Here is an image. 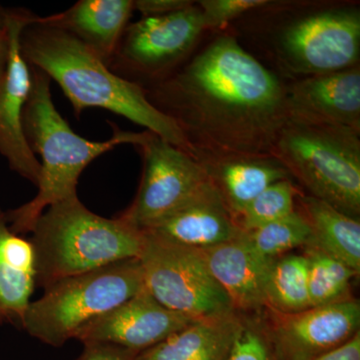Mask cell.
Masks as SVG:
<instances>
[{"label":"cell","instance_id":"4dcf8cb0","mask_svg":"<svg viewBox=\"0 0 360 360\" xmlns=\"http://www.w3.org/2000/svg\"><path fill=\"white\" fill-rule=\"evenodd\" d=\"M9 58V33L4 21L0 23V84L6 75Z\"/></svg>","mask_w":360,"mask_h":360},{"label":"cell","instance_id":"7a4b0ae2","mask_svg":"<svg viewBox=\"0 0 360 360\" xmlns=\"http://www.w3.org/2000/svg\"><path fill=\"white\" fill-rule=\"evenodd\" d=\"M37 18L21 32V54L30 68L42 71L60 86L77 117L89 108L108 110L193 156L181 130L149 101L144 86L115 75L79 40L58 28L40 25Z\"/></svg>","mask_w":360,"mask_h":360},{"label":"cell","instance_id":"1f68e13d","mask_svg":"<svg viewBox=\"0 0 360 360\" xmlns=\"http://www.w3.org/2000/svg\"><path fill=\"white\" fill-rule=\"evenodd\" d=\"M2 22V18H1V13H0V23Z\"/></svg>","mask_w":360,"mask_h":360},{"label":"cell","instance_id":"4316f807","mask_svg":"<svg viewBox=\"0 0 360 360\" xmlns=\"http://www.w3.org/2000/svg\"><path fill=\"white\" fill-rule=\"evenodd\" d=\"M205 30L221 27L245 13L276 6L269 0H200L198 1Z\"/></svg>","mask_w":360,"mask_h":360},{"label":"cell","instance_id":"f1b7e54d","mask_svg":"<svg viewBox=\"0 0 360 360\" xmlns=\"http://www.w3.org/2000/svg\"><path fill=\"white\" fill-rule=\"evenodd\" d=\"M191 0H136L134 1V11L143 16H158L176 13L193 6Z\"/></svg>","mask_w":360,"mask_h":360},{"label":"cell","instance_id":"52a82bcc","mask_svg":"<svg viewBox=\"0 0 360 360\" xmlns=\"http://www.w3.org/2000/svg\"><path fill=\"white\" fill-rule=\"evenodd\" d=\"M143 232V248L139 259L144 286L158 302L194 321L236 312L200 250Z\"/></svg>","mask_w":360,"mask_h":360},{"label":"cell","instance_id":"603a6c76","mask_svg":"<svg viewBox=\"0 0 360 360\" xmlns=\"http://www.w3.org/2000/svg\"><path fill=\"white\" fill-rule=\"evenodd\" d=\"M303 248V255L307 262V288L311 307L354 298L350 292V283L359 274L314 245Z\"/></svg>","mask_w":360,"mask_h":360},{"label":"cell","instance_id":"d6986e66","mask_svg":"<svg viewBox=\"0 0 360 360\" xmlns=\"http://www.w3.org/2000/svg\"><path fill=\"white\" fill-rule=\"evenodd\" d=\"M37 286V257L32 240L11 231L0 208V324H22Z\"/></svg>","mask_w":360,"mask_h":360},{"label":"cell","instance_id":"7402d4cb","mask_svg":"<svg viewBox=\"0 0 360 360\" xmlns=\"http://www.w3.org/2000/svg\"><path fill=\"white\" fill-rule=\"evenodd\" d=\"M265 309L290 314L311 307L307 288V262L303 255L274 258L264 288Z\"/></svg>","mask_w":360,"mask_h":360},{"label":"cell","instance_id":"8fae6325","mask_svg":"<svg viewBox=\"0 0 360 360\" xmlns=\"http://www.w3.org/2000/svg\"><path fill=\"white\" fill-rule=\"evenodd\" d=\"M274 360H311L338 349L360 333V303L345 302L283 314L265 309Z\"/></svg>","mask_w":360,"mask_h":360},{"label":"cell","instance_id":"6da1fadb","mask_svg":"<svg viewBox=\"0 0 360 360\" xmlns=\"http://www.w3.org/2000/svg\"><path fill=\"white\" fill-rule=\"evenodd\" d=\"M146 91L176 123L198 162L274 156L288 122L285 85L231 35Z\"/></svg>","mask_w":360,"mask_h":360},{"label":"cell","instance_id":"d4e9b609","mask_svg":"<svg viewBox=\"0 0 360 360\" xmlns=\"http://www.w3.org/2000/svg\"><path fill=\"white\" fill-rule=\"evenodd\" d=\"M300 193L292 179L277 181L246 206L236 217V224L241 231L248 232L283 219L295 212L296 198Z\"/></svg>","mask_w":360,"mask_h":360},{"label":"cell","instance_id":"9c48e42d","mask_svg":"<svg viewBox=\"0 0 360 360\" xmlns=\"http://www.w3.org/2000/svg\"><path fill=\"white\" fill-rule=\"evenodd\" d=\"M277 51L286 70L314 77L359 65L360 13L355 8L316 11L283 28Z\"/></svg>","mask_w":360,"mask_h":360},{"label":"cell","instance_id":"277c9868","mask_svg":"<svg viewBox=\"0 0 360 360\" xmlns=\"http://www.w3.org/2000/svg\"><path fill=\"white\" fill-rule=\"evenodd\" d=\"M37 285L47 288L120 260L139 258L144 232L97 215L77 195L47 207L33 227Z\"/></svg>","mask_w":360,"mask_h":360},{"label":"cell","instance_id":"5bb4252c","mask_svg":"<svg viewBox=\"0 0 360 360\" xmlns=\"http://www.w3.org/2000/svg\"><path fill=\"white\" fill-rule=\"evenodd\" d=\"M288 120L360 132V68L300 78L285 85Z\"/></svg>","mask_w":360,"mask_h":360},{"label":"cell","instance_id":"ffe728a7","mask_svg":"<svg viewBox=\"0 0 360 360\" xmlns=\"http://www.w3.org/2000/svg\"><path fill=\"white\" fill-rule=\"evenodd\" d=\"M243 326L238 312L196 321L135 360H226Z\"/></svg>","mask_w":360,"mask_h":360},{"label":"cell","instance_id":"9a60e30c","mask_svg":"<svg viewBox=\"0 0 360 360\" xmlns=\"http://www.w3.org/2000/svg\"><path fill=\"white\" fill-rule=\"evenodd\" d=\"M198 250L236 311L248 314L265 309L264 288L272 259L258 255L245 232L226 243Z\"/></svg>","mask_w":360,"mask_h":360},{"label":"cell","instance_id":"3957f363","mask_svg":"<svg viewBox=\"0 0 360 360\" xmlns=\"http://www.w3.org/2000/svg\"><path fill=\"white\" fill-rule=\"evenodd\" d=\"M32 70V89L23 112V130L32 153L41 156L39 191L25 205L6 212L11 231L32 233L40 215L54 203L77 195L78 179L85 168L99 156L122 144L139 146L148 131L136 134L120 129L115 123L110 139L89 141L75 134L52 101L51 78Z\"/></svg>","mask_w":360,"mask_h":360},{"label":"cell","instance_id":"cb8c5ba5","mask_svg":"<svg viewBox=\"0 0 360 360\" xmlns=\"http://www.w3.org/2000/svg\"><path fill=\"white\" fill-rule=\"evenodd\" d=\"M245 233L253 250L269 259L305 248L311 241L309 222L297 208L283 219Z\"/></svg>","mask_w":360,"mask_h":360},{"label":"cell","instance_id":"4fadbf2b","mask_svg":"<svg viewBox=\"0 0 360 360\" xmlns=\"http://www.w3.org/2000/svg\"><path fill=\"white\" fill-rule=\"evenodd\" d=\"M194 321L163 307L144 286L137 295L85 324L75 338L84 345L108 343L141 354Z\"/></svg>","mask_w":360,"mask_h":360},{"label":"cell","instance_id":"8992f818","mask_svg":"<svg viewBox=\"0 0 360 360\" xmlns=\"http://www.w3.org/2000/svg\"><path fill=\"white\" fill-rule=\"evenodd\" d=\"M143 288L139 258L68 277L45 288L42 297L30 302L21 328L41 342L60 347L75 338L85 324Z\"/></svg>","mask_w":360,"mask_h":360},{"label":"cell","instance_id":"f546056e","mask_svg":"<svg viewBox=\"0 0 360 360\" xmlns=\"http://www.w3.org/2000/svg\"><path fill=\"white\" fill-rule=\"evenodd\" d=\"M311 360H360V333L338 349Z\"/></svg>","mask_w":360,"mask_h":360},{"label":"cell","instance_id":"ac0fdd59","mask_svg":"<svg viewBox=\"0 0 360 360\" xmlns=\"http://www.w3.org/2000/svg\"><path fill=\"white\" fill-rule=\"evenodd\" d=\"M200 163L234 219L267 187L292 179L274 156H234Z\"/></svg>","mask_w":360,"mask_h":360},{"label":"cell","instance_id":"30bf717a","mask_svg":"<svg viewBox=\"0 0 360 360\" xmlns=\"http://www.w3.org/2000/svg\"><path fill=\"white\" fill-rule=\"evenodd\" d=\"M137 148L143 160L141 184L131 205L115 217L144 231L191 200L208 177L195 158L153 132Z\"/></svg>","mask_w":360,"mask_h":360},{"label":"cell","instance_id":"5b68a950","mask_svg":"<svg viewBox=\"0 0 360 360\" xmlns=\"http://www.w3.org/2000/svg\"><path fill=\"white\" fill-rule=\"evenodd\" d=\"M274 158L309 195L359 220L360 132L288 120Z\"/></svg>","mask_w":360,"mask_h":360},{"label":"cell","instance_id":"83f0119b","mask_svg":"<svg viewBox=\"0 0 360 360\" xmlns=\"http://www.w3.org/2000/svg\"><path fill=\"white\" fill-rule=\"evenodd\" d=\"M139 352L108 343L84 345L82 354L77 360H135Z\"/></svg>","mask_w":360,"mask_h":360},{"label":"cell","instance_id":"2e32d148","mask_svg":"<svg viewBox=\"0 0 360 360\" xmlns=\"http://www.w3.org/2000/svg\"><path fill=\"white\" fill-rule=\"evenodd\" d=\"M144 231L195 250L226 243L243 232L210 180L179 210Z\"/></svg>","mask_w":360,"mask_h":360},{"label":"cell","instance_id":"ba28073f","mask_svg":"<svg viewBox=\"0 0 360 360\" xmlns=\"http://www.w3.org/2000/svg\"><path fill=\"white\" fill-rule=\"evenodd\" d=\"M198 2L176 13L142 16L127 25L110 68L115 75L134 82H160L177 70L188 56L205 25Z\"/></svg>","mask_w":360,"mask_h":360},{"label":"cell","instance_id":"484cf974","mask_svg":"<svg viewBox=\"0 0 360 360\" xmlns=\"http://www.w3.org/2000/svg\"><path fill=\"white\" fill-rule=\"evenodd\" d=\"M264 310L243 314V326L226 360H274Z\"/></svg>","mask_w":360,"mask_h":360},{"label":"cell","instance_id":"e0dca14e","mask_svg":"<svg viewBox=\"0 0 360 360\" xmlns=\"http://www.w3.org/2000/svg\"><path fill=\"white\" fill-rule=\"evenodd\" d=\"M134 11L131 0H80L63 13L37 18L72 35L110 65Z\"/></svg>","mask_w":360,"mask_h":360},{"label":"cell","instance_id":"7c38bea8","mask_svg":"<svg viewBox=\"0 0 360 360\" xmlns=\"http://www.w3.org/2000/svg\"><path fill=\"white\" fill-rule=\"evenodd\" d=\"M34 16L20 9L1 13L9 33V58L0 84V155L6 158L11 170L37 186L41 165L32 153L23 130V112L32 89V70L20 49L21 32Z\"/></svg>","mask_w":360,"mask_h":360},{"label":"cell","instance_id":"44dd1931","mask_svg":"<svg viewBox=\"0 0 360 360\" xmlns=\"http://www.w3.org/2000/svg\"><path fill=\"white\" fill-rule=\"evenodd\" d=\"M297 208L309 222L314 245L360 272V222L328 203L302 193Z\"/></svg>","mask_w":360,"mask_h":360}]
</instances>
